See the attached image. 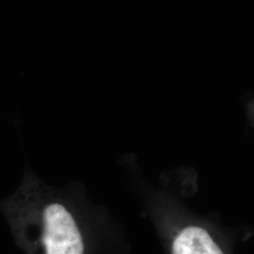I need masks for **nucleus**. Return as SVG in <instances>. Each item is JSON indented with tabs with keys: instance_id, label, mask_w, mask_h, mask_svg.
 <instances>
[{
	"instance_id": "obj_1",
	"label": "nucleus",
	"mask_w": 254,
	"mask_h": 254,
	"mask_svg": "<svg viewBox=\"0 0 254 254\" xmlns=\"http://www.w3.org/2000/svg\"><path fill=\"white\" fill-rule=\"evenodd\" d=\"M42 241L46 254H84L81 233L71 212L59 202L43 211Z\"/></svg>"
}]
</instances>
